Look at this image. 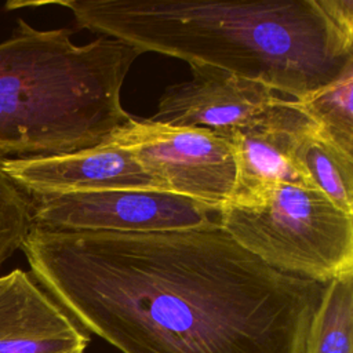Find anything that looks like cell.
Returning <instances> with one entry per match:
<instances>
[{"label": "cell", "mask_w": 353, "mask_h": 353, "mask_svg": "<svg viewBox=\"0 0 353 353\" xmlns=\"http://www.w3.org/2000/svg\"><path fill=\"white\" fill-rule=\"evenodd\" d=\"M319 132L349 154H353V66L334 83L295 101Z\"/></svg>", "instance_id": "obj_13"}, {"label": "cell", "mask_w": 353, "mask_h": 353, "mask_svg": "<svg viewBox=\"0 0 353 353\" xmlns=\"http://www.w3.org/2000/svg\"><path fill=\"white\" fill-rule=\"evenodd\" d=\"M291 157L312 188L353 215V154L323 137L314 124L296 139Z\"/></svg>", "instance_id": "obj_11"}, {"label": "cell", "mask_w": 353, "mask_h": 353, "mask_svg": "<svg viewBox=\"0 0 353 353\" xmlns=\"http://www.w3.org/2000/svg\"><path fill=\"white\" fill-rule=\"evenodd\" d=\"M72 33L19 18L0 43V159L90 149L130 120L121 87L143 52L108 36L79 46Z\"/></svg>", "instance_id": "obj_3"}, {"label": "cell", "mask_w": 353, "mask_h": 353, "mask_svg": "<svg viewBox=\"0 0 353 353\" xmlns=\"http://www.w3.org/2000/svg\"><path fill=\"white\" fill-rule=\"evenodd\" d=\"M221 228L270 268L327 284L353 273V215L320 190L277 183L255 207L223 204Z\"/></svg>", "instance_id": "obj_4"}, {"label": "cell", "mask_w": 353, "mask_h": 353, "mask_svg": "<svg viewBox=\"0 0 353 353\" xmlns=\"http://www.w3.org/2000/svg\"><path fill=\"white\" fill-rule=\"evenodd\" d=\"M0 165L17 186L36 196L120 189L170 192L130 150L105 141L65 154L3 159Z\"/></svg>", "instance_id": "obj_8"}, {"label": "cell", "mask_w": 353, "mask_h": 353, "mask_svg": "<svg viewBox=\"0 0 353 353\" xmlns=\"http://www.w3.org/2000/svg\"><path fill=\"white\" fill-rule=\"evenodd\" d=\"M32 225L29 194L17 186L0 165V265L21 248Z\"/></svg>", "instance_id": "obj_14"}, {"label": "cell", "mask_w": 353, "mask_h": 353, "mask_svg": "<svg viewBox=\"0 0 353 353\" xmlns=\"http://www.w3.org/2000/svg\"><path fill=\"white\" fill-rule=\"evenodd\" d=\"M36 281L121 353H303L325 284L281 273L219 223L159 233L32 225Z\"/></svg>", "instance_id": "obj_1"}, {"label": "cell", "mask_w": 353, "mask_h": 353, "mask_svg": "<svg viewBox=\"0 0 353 353\" xmlns=\"http://www.w3.org/2000/svg\"><path fill=\"white\" fill-rule=\"evenodd\" d=\"M33 225L69 232L159 233L219 223V208L161 190L29 194Z\"/></svg>", "instance_id": "obj_6"}, {"label": "cell", "mask_w": 353, "mask_h": 353, "mask_svg": "<svg viewBox=\"0 0 353 353\" xmlns=\"http://www.w3.org/2000/svg\"><path fill=\"white\" fill-rule=\"evenodd\" d=\"M77 28L303 99L353 66V0H62Z\"/></svg>", "instance_id": "obj_2"}, {"label": "cell", "mask_w": 353, "mask_h": 353, "mask_svg": "<svg viewBox=\"0 0 353 353\" xmlns=\"http://www.w3.org/2000/svg\"><path fill=\"white\" fill-rule=\"evenodd\" d=\"M312 125L314 123L292 99L281 98L243 124L216 131L229 141L236 165L234 186L226 204L255 207L277 183L312 188L291 157L296 139Z\"/></svg>", "instance_id": "obj_7"}, {"label": "cell", "mask_w": 353, "mask_h": 353, "mask_svg": "<svg viewBox=\"0 0 353 353\" xmlns=\"http://www.w3.org/2000/svg\"><path fill=\"white\" fill-rule=\"evenodd\" d=\"M90 334L36 281L0 276V353H84Z\"/></svg>", "instance_id": "obj_10"}, {"label": "cell", "mask_w": 353, "mask_h": 353, "mask_svg": "<svg viewBox=\"0 0 353 353\" xmlns=\"http://www.w3.org/2000/svg\"><path fill=\"white\" fill-rule=\"evenodd\" d=\"M105 142L124 148L171 193L215 208L230 200L236 165L229 141L204 127H172L131 116Z\"/></svg>", "instance_id": "obj_5"}, {"label": "cell", "mask_w": 353, "mask_h": 353, "mask_svg": "<svg viewBox=\"0 0 353 353\" xmlns=\"http://www.w3.org/2000/svg\"><path fill=\"white\" fill-rule=\"evenodd\" d=\"M303 353H353V273L325 284Z\"/></svg>", "instance_id": "obj_12"}, {"label": "cell", "mask_w": 353, "mask_h": 353, "mask_svg": "<svg viewBox=\"0 0 353 353\" xmlns=\"http://www.w3.org/2000/svg\"><path fill=\"white\" fill-rule=\"evenodd\" d=\"M190 80L165 87L149 120L172 127L223 131L281 99L273 88L221 68L190 65Z\"/></svg>", "instance_id": "obj_9"}]
</instances>
